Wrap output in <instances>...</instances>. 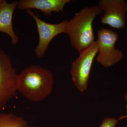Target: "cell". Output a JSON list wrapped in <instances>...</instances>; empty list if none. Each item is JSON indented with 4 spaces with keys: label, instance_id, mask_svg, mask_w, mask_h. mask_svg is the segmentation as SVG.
Instances as JSON below:
<instances>
[{
    "label": "cell",
    "instance_id": "obj_1",
    "mask_svg": "<svg viewBox=\"0 0 127 127\" xmlns=\"http://www.w3.org/2000/svg\"><path fill=\"white\" fill-rule=\"evenodd\" d=\"M54 82V76L50 70L32 65L18 74L17 91L31 101L38 102L51 94Z\"/></svg>",
    "mask_w": 127,
    "mask_h": 127
},
{
    "label": "cell",
    "instance_id": "obj_2",
    "mask_svg": "<svg viewBox=\"0 0 127 127\" xmlns=\"http://www.w3.org/2000/svg\"><path fill=\"white\" fill-rule=\"evenodd\" d=\"M101 12L102 10L98 5L87 6L67 21L65 33L68 35L71 46L79 54L95 41L93 23Z\"/></svg>",
    "mask_w": 127,
    "mask_h": 127
},
{
    "label": "cell",
    "instance_id": "obj_3",
    "mask_svg": "<svg viewBox=\"0 0 127 127\" xmlns=\"http://www.w3.org/2000/svg\"><path fill=\"white\" fill-rule=\"evenodd\" d=\"M98 52L97 41H95L71 64L70 74L72 80L80 92H83L87 88L92 65Z\"/></svg>",
    "mask_w": 127,
    "mask_h": 127
},
{
    "label": "cell",
    "instance_id": "obj_4",
    "mask_svg": "<svg viewBox=\"0 0 127 127\" xmlns=\"http://www.w3.org/2000/svg\"><path fill=\"white\" fill-rule=\"evenodd\" d=\"M119 35L109 28H102L97 32L98 54L96 61L101 65L109 67L122 61L123 57L121 50L115 48Z\"/></svg>",
    "mask_w": 127,
    "mask_h": 127
},
{
    "label": "cell",
    "instance_id": "obj_5",
    "mask_svg": "<svg viewBox=\"0 0 127 127\" xmlns=\"http://www.w3.org/2000/svg\"><path fill=\"white\" fill-rule=\"evenodd\" d=\"M18 76L11 59L0 48V110L16 95Z\"/></svg>",
    "mask_w": 127,
    "mask_h": 127
},
{
    "label": "cell",
    "instance_id": "obj_6",
    "mask_svg": "<svg viewBox=\"0 0 127 127\" xmlns=\"http://www.w3.org/2000/svg\"><path fill=\"white\" fill-rule=\"evenodd\" d=\"M26 12L35 20L39 34V42L35 48V54L37 57H42L52 40L58 34L65 33L67 20L58 24H51L42 20L31 9L27 10Z\"/></svg>",
    "mask_w": 127,
    "mask_h": 127
},
{
    "label": "cell",
    "instance_id": "obj_7",
    "mask_svg": "<svg viewBox=\"0 0 127 127\" xmlns=\"http://www.w3.org/2000/svg\"><path fill=\"white\" fill-rule=\"evenodd\" d=\"M98 6L103 12L100 23L114 29L125 27L127 2L124 0H100Z\"/></svg>",
    "mask_w": 127,
    "mask_h": 127
},
{
    "label": "cell",
    "instance_id": "obj_8",
    "mask_svg": "<svg viewBox=\"0 0 127 127\" xmlns=\"http://www.w3.org/2000/svg\"><path fill=\"white\" fill-rule=\"evenodd\" d=\"M70 0H21L17 7L20 10L36 9L42 12L46 16H51L53 12L61 13Z\"/></svg>",
    "mask_w": 127,
    "mask_h": 127
},
{
    "label": "cell",
    "instance_id": "obj_9",
    "mask_svg": "<svg viewBox=\"0 0 127 127\" xmlns=\"http://www.w3.org/2000/svg\"><path fill=\"white\" fill-rule=\"evenodd\" d=\"M18 1H14L8 3L6 0H2L0 6V32L6 33L10 36L12 45L18 43L19 39L14 32L12 26V18Z\"/></svg>",
    "mask_w": 127,
    "mask_h": 127
},
{
    "label": "cell",
    "instance_id": "obj_10",
    "mask_svg": "<svg viewBox=\"0 0 127 127\" xmlns=\"http://www.w3.org/2000/svg\"><path fill=\"white\" fill-rule=\"evenodd\" d=\"M0 127H30L21 116L12 113H0Z\"/></svg>",
    "mask_w": 127,
    "mask_h": 127
},
{
    "label": "cell",
    "instance_id": "obj_11",
    "mask_svg": "<svg viewBox=\"0 0 127 127\" xmlns=\"http://www.w3.org/2000/svg\"><path fill=\"white\" fill-rule=\"evenodd\" d=\"M119 121L114 118L107 117L102 120L99 127H116Z\"/></svg>",
    "mask_w": 127,
    "mask_h": 127
},
{
    "label": "cell",
    "instance_id": "obj_12",
    "mask_svg": "<svg viewBox=\"0 0 127 127\" xmlns=\"http://www.w3.org/2000/svg\"><path fill=\"white\" fill-rule=\"evenodd\" d=\"M125 101H127V93H126V94H125ZM126 107H127V106H126ZM127 118V114H126V115L121 116V117H120L119 118V119H118L119 120H122V119H123Z\"/></svg>",
    "mask_w": 127,
    "mask_h": 127
},
{
    "label": "cell",
    "instance_id": "obj_13",
    "mask_svg": "<svg viewBox=\"0 0 127 127\" xmlns=\"http://www.w3.org/2000/svg\"><path fill=\"white\" fill-rule=\"evenodd\" d=\"M2 0H0V6L1 5V3H2Z\"/></svg>",
    "mask_w": 127,
    "mask_h": 127
}]
</instances>
